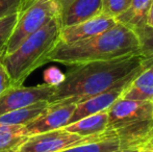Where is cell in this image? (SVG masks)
Returning <instances> with one entry per match:
<instances>
[{"instance_id": "cell-10", "label": "cell", "mask_w": 153, "mask_h": 152, "mask_svg": "<svg viewBox=\"0 0 153 152\" xmlns=\"http://www.w3.org/2000/svg\"><path fill=\"white\" fill-rule=\"evenodd\" d=\"M102 14V0H74L59 14L62 27L72 26Z\"/></svg>"}, {"instance_id": "cell-1", "label": "cell", "mask_w": 153, "mask_h": 152, "mask_svg": "<svg viewBox=\"0 0 153 152\" xmlns=\"http://www.w3.org/2000/svg\"><path fill=\"white\" fill-rule=\"evenodd\" d=\"M140 53L111 61L91 62L69 66L64 81L54 87L49 104L80 103L103 93L130 75L145 63Z\"/></svg>"}, {"instance_id": "cell-20", "label": "cell", "mask_w": 153, "mask_h": 152, "mask_svg": "<svg viewBox=\"0 0 153 152\" xmlns=\"http://www.w3.org/2000/svg\"><path fill=\"white\" fill-rule=\"evenodd\" d=\"M23 0H0V19L19 10Z\"/></svg>"}, {"instance_id": "cell-6", "label": "cell", "mask_w": 153, "mask_h": 152, "mask_svg": "<svg viewBox=\"0 0 153 152\" xmlns=\"http://www.w3.org/2000/svg\"><path fill=\"white\" fill-rule=\"evenodd\" d=\"M108 129H121L153 120V100L134 101L119 98L107 110Z\"/></svg>"}, {"instance_id": "cell-16", "label": "cell", "mask_w": 153, "mask_h": 152, "mask_svg": "<svg viewBox=\"0 0 153 152\" xmlns=\"http://www.w3.org/2000/svg\"><path fill=\"white\" fill-rule=\"evenodd\" d=\"M139 42V53L146 59H153V26L144 25L134 30Z\"/></svg>"}, {"instance_id": "cell-24", "label": "cell", "mask_w": 153, "mask_h": 152, "mask_svg": "<svg viewBox=\"0 0 153 152\" xmlns=\"http://www.w3.org/2000/svg\"><path fill=\"white\" fill-rule=\"evenodd\" d=\"M142 147H144V146H133V147H129V148H126V149H121V150H118L115 152H139Z\"/></svg>"}, {"instance_id": "cell-3", "label": "cell", "mask_w": 153, "mask_h": 152, "mask_svg": "<svg viewBox=\"0 0 153 152\" xmlns=\"http://www.w3.org/2000/svg\"><path fill=\"white\" fill-rule=\"evenodd\" d=\"M61 30L59 15L26 39L14 52L1 57L14 87L22 85L34 70L48 63L49 54L61 42Z\"/></svg>"}, {"instance_id": "cell-22", "label": "cell", "mask_w": 153, "mask_h": 152, "mask_svg": "<svg viewBox=\"0 0 153 152\" xmlns=\"http://www.w3.org/2000/svg\"><path fill=\"white\" fill-rule=\"evenodd\" d=\"M57 3V5H59V14H61V12L65 10V8L67 7V6L69 5V4L71 3V2H73L74 0H55Z\"/></svg>"}, {"instance_id": "cell-27", "label": "cell", "mask_w": 153, "mask_h": 152, "mask_svg": "<svg viewBox=\"0 0 153 152\" xmlns=\"http://www.w3.org/2000/svg\"><path fill=\"white\" fill-rule=\"evenodd\" d=\"M3 54H4V51L0 50V59H1V57H2V56H3Z\"/></svg>"}, {"instance_id": "cell-21", "label": "cell", "mask_w": 153, "mask_h": 152, "mask_svg": "<svg viewBox=\"0 0 153 152\" xmlns=\"http://www.w3.org/2000/svg\"><path fill=\"white\" fill-rule=\"evenodd\" d=\"M12 87H14L12 78H10L7 70L5 69V67L1 62V59H0V95Z\"/></svg>"}, {"instance_id": "cell-12", "label": "cell", "mask_w": 153, "mask_h": 152, "mask_svg": "<svg viewBox=\"0 0 153 152\" xmlns=\"http://www.w3.org/2000/svg\"><path fill=\"white\" fill-rule=\"evenodd\" d=\"M107 126H108V114L107 110H105L85 117L62 128L67 131L79 134L81 136H90L105 132L108 130Z\"/></svg>"}, {"instance_id": "cell-19", "label": "cell", "mask_w": 153, "mask_h": 152, "mask_svg": "<svg viewBox=\"0 0 153 152\" xmlns=\"http://www.w3.org/2000/svg\"><path fill=\"white\" fill-rule=\"evenodd\" d=\"M65 73H62L61 70L56 67L48 68L43 73V80L44 85H50V87H57L64 81Z\"/></svg>"}, {"instance_id": "cell-26", "label": "cell", "mask_w": 153, "mask_h": 152, "mask_svg": "<svg viewBox=\"0 0 153 152\" xmlns=\"http://www.w3.org/2000/svg\"><path fill=\"white\" fill-rule=\"evenodd\" d=\"M148 146H151V147H153V131H152V134H151V138H150L149 143H148Z\"/></svg>"}, {"instance_id": "cell-7", "label": "cell", "mask_w": 153, "mask_h": 152, "mask_svg": "<svg viewBox=\"0 0 153 152\" xmlns=\"http://www.w3.org/2000/svg\"><path fill=\"white\" fill-rule=\"evenodd\" d=\"M55 87L39 85L36 87H12L0 95V116L26 108L40 101H48Z\"/></svg>"}, {"instance_id": "cell-18", "label": "cell", "mask_w": 153, "mask_h": 152, "mask_svg": "<svg viewBox=\"0 0 153 152\" xmlns=\"http://www.w3.org/2000/svg\"><path fill=\"white\" fill-rule=\"evenodd\" d=\"M130 2L131 0H102V14L116 19L128 8Z\"/></svg>"}, {"instance_id": "cell-11", "label": "cell", "mask_w": 153, "mask_h": 152, "mask_svg": "<svg viewBox=\"0 0 153 152\" xmlns=\"http://www.w3.org/2000/svg\"><path fill=\"white\" fill-rule=\"evenodd\" d=\"M121 98L134 101L153 100V66L142 71L129 83Z\"/></svg>"}, {"instance_id": "cell-13", "label": "cell", "mask_w": 153, "mask_h": 152, "mask_svg": "<svg viewBox=\"0 0 153 152\" xmlns=\"http://www.w3.org/2000/svg\"><path fill=\"white\" fill-rule=\"evenodd\" d=\"M153 0H131L130 5L124 13L116 18V21L134 31L146 25L150 6Z\"/></svg>"}, {"instance_id": "cell-25", "label": "cell", "mask_w": 153, "mask_h": 152, "mask_svg": "<svg viewBox=\"0 0 153 152\" xmlns=\"http://www.w3.org/2000/svg\"><path fill=\"white\" fill-rule=\"evenodd\" d=\"M139 152H153V147L146 145V146L142 147V148L140 149V151H139Z\"/></svg>"}, {"instance_id": "cell-14", "label": "cell", "mask_w": 153, "mask_h": 152, "mask_svg": "<svg viewBox=\"0 0 153 152\" xmlns=\"http://www.w3.org/2000/svg\"><path fill=\"white\" fill-rule=\"evenodd\" d=\"M27 139L25 125L0 123V152H17Z\"/></svg>"}, {"instance_id": "cell-23", "label": "cell", "mask_w": 153, "mask_h": 152, "mask_svg": "<svg viewBox=\"0 0 153 152\" xmlns=\"http://www.w3.org/2000/svg\"><path fill=\"white\" fill-rule=\"evenodd\" d=\"M146 25H148V26H153V1H152L151 6H150V10H149V14H148L147 21H146Z\"/></svg>"}, {"instance_id": "cell-9", "label": "cell", "mask_w": 153, "mask_h": 152, "mask_svg": "<svg viewBox=\"0 0 153 152\" xmlns=\"http://www.w3.org/2000/svg\"><path fill=\"white\" fill-rule=\"evenodd\" d=\"M117 21L113 17L100 14L91 18L85 22L72 25V26L62 27L59 39L62 43H74L85 39L93 38L104 31L108 30L117 24Z\"/></svg>"}, {"instance_id": "cell-17", "label": "cell", "mask_w": 153, "mask_h": 152, "mask_svg": "<svg viewBox=\"0 0 153 152\" xmlns=\"http://www.w3.org/2000/svg\"><path fill=\"white\" fill-rule=\"evenodd\" d=\"M17 20V13L0 19V50L4 51L8 39L14 30Z\"/></svg>"}, {"instance_id": "cell-4", "label": "cell", "mask_w": 153, "mask_h": 152, "mask_svg": "<svg viewBox=\"0 0 153 152\" xmlns=\"http://www.w3.org/2000/svg\"><path fill=\"white\" fill-rule=\"evenodd\" d=\"M59 15V8L55 0H23L3 55L14 52L26 39Z\"/></svg>"}, {"instance_id": "cell-8", "label": "cell", "mask_w": 153, "mask_h": 152, "mask_svg": "<svg viewBox=\"0 0 153 152\" xmlns=\"http://www.w3.org/2000/svg\"><path fill=\"white\" fill-rule=\"evenodd\" d=\"M76 108L75 103L49 104L40 116L25 125L27 136L52 131L68 125L71 116Z\"/></svg>"}, {"instance_id": "cell-15", "label": "cell", "mask_w": 153, "mask_h": 152, "mask_svg": "<svg viewBox=\"0 0 153 152\" xmlns=\"http://www.w3.org/2000/svg\"><path fill=\"white\" fill-rule=\"evenodd\" d=\"M49 106L48 101H40L20 110L0 116V123L7 125H26L40 116Z\"/></svg>"}, {"instance_id": "cell-2", "label": "cell", "mask_w": 153, "mask_h": 152, "mask_svg": "<svg viewBox=\"0 0 153 152\" xmlns=\"http://www.w3.org/2000/svg\"><path fill=\"white\" fill-rule=\"evenodd\" d=\"M139 53L134 31L117 23L108 30L74 43L59 42L48 56V63L74 66L91 62L111 61Z\"/></svg>"}, {"instance_id": "cell-5", "label": "cell", "mask_w": 153, "mask_h": 152, "mask_svg": "<svg viewBox=\"0 0 153 152\" xmlns=\"http://www.w3.org/2000/svg\"><path fill=\"white\" fill-rule=\"evenodd\" d=\"M114 131L115 129H108L101 134L81 136L67 131L64 128H59L52 131L29 136L17 152H59L77 145L102 140Z\"/></svg>"}]
</instances>
